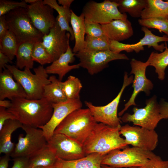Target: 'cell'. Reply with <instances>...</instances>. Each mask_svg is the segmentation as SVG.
<instances>
[{
	"label": "cell",
	"instance_id": "1",
	"mask_svg": "<svg viewBox=\"0 0 168 168\" xmlns=\"http://www.w3.org/2000/svg\"><path fill=\"white\" fill-rule=\"evenodd\" d=\"M11 101L7 110L23 125L40 128L49 121L53 113L52 104L44 97L38 100L17 98Z\"/></svg>",
	"mask_w": 168,
	"mask_h": 168
},
{
	"label": "cell",
	"instance_id": "2",
	"mask_svg": "<svg viewBox=\"0 0 168 168\" xmlns=\"http://www.w3.org/2000/svg\"><path fill=\"white\" fill-rule=\"evenodd\" d=\"M120 127L97 123L83 145L86 155L93 153L106 155L114 150L128 147L120 136Z\"/></svg>",
	"mask_w": 168,
	"mask_h": 168
},
{
	"label": "cell",
	"instance_id": "3",
	"mask_svg": "<svg viewBox=\"0 0 168 168\" xmlns=\"http://www.w3.org/2000/svg\"><path fill=\"white\" fill-rule=\"evenodd\" d=\"M97 123L88 108H81L68 115L54 133L63 134L83 145Z\"/></svg>",
	"mask_w": 168,
	"mask_h": 168
},
{
	"label": "cell",
	"instance_id": "4",
	"mask_svg": "<svg viewBox=\"0 0 168 168\" xmlns=\"http://www.w3.org/2000/svg\"><path fill=\"white\" fill-rule=\"evenodd\" d=\"M6 68L10 71L14 78L23 87L26 95V98L38 100L43 97L44 86L50 83L48 74L43 66L34 68V74L26 68L22 71L15 66L7 64Z\"/></svg>",
	"mask_w": 168,
	"mask_h": 168
},
{
	"label": "cell",
	"instance_id": "5",
	"mask_svg": "<svg viewBox=\"0 0 168 168\" xmlns=\"http://www.w3.org/2000/svg\"><path fill=\"white\" fill-rule=\"evenodd\" d=\"M5 17L9 30L14 35L19 44L42 41L44 35L32 24L27 9L16 8L6 14Z\"/></svg>",
	"mask_w": 168,
	"mask_h": 168
},
{
	"label": "cell",
	"instance_id": "6",
	"mask_svg": "<svg viewBox=\"0 0 168 168\" xmlns=\"http://www.w3.org/2000/svg\"><path fill=\"white\" fill-rule=\"evenodd\" d=\"M156 154L152 151L127 147L114 150L104 156L102 164L114 168L140 167Z\"/></svg>",
	"mask_w": 168,
	"mask_h": 168
},
{
	"label": "cell",
	"instance_id": "7",
	"mask_svg": "<svg viewBox=\"0 0 168 168\" xmlns=\"http://www.w3.org/2000/svg\"><path fill=\"white\" fill-rule=\"evenodd\" d=\"M25 136L19 135L18 142L10 156L15 158L25 157L30 159L34 156L47 145V141L42 130L40 128L23 125Z\"/></svg>",
	"mask_w": 168,
	"mask_h": 168
},
{
	"label": "cell",
	"instance_id": "8",
	"mask_svg": "<svg viewBox=\"0 0 168 168\" xmlns=\"http://www.w3.org/2000/svg\"><path fill=\"white\" fill-rule=\"evenodd\" d=\"M114 0H105L101 2L94 1L88 2L84 6L82 12L85 21L105 25L115 20L127 19L126 13H122Z\"/></svg>",
	"mask_w": 168,
	"mask_h": 168
},
{
	"label": "cell",
	"instance_id": "9",
	"mask_svg": "<svg viewBox=\"0 0 168 168\" xmlns=\"http://www.w3.org/2000/svg\"><path fill=\"white\" fill-rule=\"evenodd\" d=\"M133 75L128 77V73L125 72L123 83L118 95L111 102L104 106H98L90 102L85 101L87 107L97 123H102L111 127H121V120L118 117L117 111L120 98L125 88L133 83Z\"/></svg>",
	"mask_w": 168,
	"mask_h": 168
},
{
	"label": "cell",
	"instance_id": "10",
	"mask_svg": "<svg viewBox=\"0 0 168 168\" xmlns=\"http://www.w3.org/2000/svg\"><path fill=\"white\" fill-rule=\"evenodd\" d=\"M143 108H133V114L126 113L119 118L124 123L132 122L134 125L154 130L161 120L160 105L154 95L146 101Z\"/></svg>",
	"mask_w": 168,
	"mask_h": 168
},
{
	"label": "cell",
	"instance_id": "11",
	"mask_svg": "<svg viewBox=\"0 0 168 168\" xmlns=\"http://www.w3.org/2000/svg\"><path fill=\"white\" fill-rule=\"evenodd\" d=\"M75 56L79 59L80 67L86 69L91 75L102 71L111 61L129 59L125 54L115 53L110 50L92 51L83 49L76 53Z\"/></svg>",
	"mask_w": 168,
	"mask_h": 168
},
{
	"label": "cell",
	"instance_id": "12",
	"mask_svg": "<svg viewBox=\"0 0 168 168\" xmlns=\"http://www.w3.org/2000/svg\"><path fill=\"white\" fill-rule=\"evenodd\" d=\"M120 133L125 137L126 144L133 147L152 151L158 143V135L155 130L126 124L121 126Z\"/></svg>",
	"mask_w": 168,
	"mask_h": 168
},
{
	"label": "cell",
	"instance_id": "13",
	"mask_svg": "<svg viewBox=\"0 0 168 168\" xmlns=\"http://www.w3.org/2000/svg\"><path fill=\"white\" fill-rule=\"evenodd\" d=\"M47 143L58 158L63 160H77L86 155L83 145L63 134L54 133Z\"/></svg>",
	"mask_w": 168,
	"mask_h": 168
},
{
	"label": "cell",
	"instance_id": "14",
	"mask_svg": "<svg viewBox=\"0 0 168 168\" xmlns=\"http://www.w3.org/2000/svg\"><path fill=\"white\" fill-rule=\"evenodd\" d=\"M130 64L131 67L130 74L134 75L132 83L133 91L129 100L124 105V108L119 113V116L123 115L131 106L136 105L135 99L140 92L143 91L147 96H148L150 94V91L153 87V83L147 78L146 75V68L149 66L148 61L143 62L133 58L130 62Z\"/></svg>",
	"mask_w": 168,
	"mask_h": 168
},
{
	"label": "cell",
	"instance_id": "15",
	"mask_svg": "<svg viewBox=\"0 0 168 168\" xmlns=\"http://www.w3.org/2000/svg\"><path fill=\"white\" fill-rule=\"evenodd\" d=\"M141 30L144 35L138 43L134 44H125L116 41L110 40V49L112 51L119 54L122 51L128 53L135 51L136 53L144 50V46L147 45L148 47H152L156 50L163 52L165 49V44H159L161 42H168V36L164 35L162 36L154 34L151 30L145 26H142Z\"/></svg>",
	"mask_w": 168,
	"mask_h": 168
},
{
	"label": "cell",
	"instance_id": "16",
	"mask_svg": "<svg viewBox=\"0 0 168 168\" xmlns=\"http://www.w3.org/2000/svg\"><path fill=\"white\" fill-rule=\"evenodd\" d=\"M28 15L34 26L44 35L48 34L56 22L54 9L42 0L29 5Z\"/></svg>",
	"mask_w": 168,
	"mask_h": 168
},
{
	"label": "cell",
	"instance_id": "17",
	"mask_svg": "<svg viewBox=\"0 0 168 168\" xmlns=\"http://www.w3.org/2000/svg\"><path fill=\"white\" fill-rule=\"evenodd\" d=\"M53 109L52 115L47 123L41 127L44 135L48 141L54 134L57 127L70 114L82 108V103L80 99L52 104Z\"/></svg>",
	"mask_w": 168,
	"mask_h": 168
},
{
	"label": "cell",
	"instance_id": "18",
	"mask_svg": "<svg viewBox=\"0 0 168 168\" xmlns=\"http://www.w3.org/2000/svg\"><path fill=\"white\" fill-rule=\"evenodd\" d=\"M70 36L69 32L61 30L57 20L56 23L50 29L49 33L44 35L42 44L54 61L66 51L69 45Z\"/></svg>",
	"mask_w": 168,
	"mask_h": 168
},
{
	"label": "cell",
	"instance_id": "19",
	"mask_svg": "<svg viewBox=\"0 0 168 168\" xmlns=\"http://www.w3.org/2000/svg\"><path fill=\"white\" fill-rule=\"evenodd\" d=\"M26 98V95L21 85L14 80L7 68L0 73V100L8 98L10 100L17 98Z\"/></svg>",
	"mask_w": 168,
	"mask_h": 168
},
{
	"label": "cell",
	"instance_id": "20",
	"mask_svg": "<svg viewBox=\"0 0 168 168\" xmlns=\"http://www.w3.org/2000/svg\"><path fill=\"white\" fill-rule=\"evenodd\" d=\"M101 26L104 35L110 40L120 42L133 34L132 24L127 19L114 20Z\"/></svg>",
	"mask_w": 168,
	"mask_h": 168
},
{
	"label": "cell",
	"instance_id": "21",
	"mask_svg": "<svg viewBox=\"0 0 168 168\" xmlns=\"http://www.w3.org/2000/svg\"><path fill=\"white\" fill-rule=\"evenodd\" d=\"M76 54L72 52L69 45L66 51L58 59L53 62L51 64L45 68L48 74H56L58 76V79L62 81L63 77L71 70L80 68L79 63L70 65L75 60Z\"/></svg>",
	"mask_w": 168,
	"mask_h": 168
},
{
	"label": "cell",
	"instance_id": "22",
	"mask_svg": "<svg viewBox=\"0 0 168 168\" xmlns=\"http://www.w3.org/2000/svg\"><path fill=\"white\" fill-rule=\"evenodd\" d=\"M23 124L17 119H9L6 121L0 130V153L10 155L15 146L12 141L13 133Z\"/></svg>",
	"mask_w": 168,
	"mask_h": 168
},
{
	"label": "cell",
	"instance_id": "23",
	"mask_svg": "<svg viewBox=\"0 0 168 168\" xmlns=\"http://www.w3.org/2000/svg\"><path fill=\"white\" fill-rule=\"evenodd\" d=\"M105 155L93 153L74 160L64 161L59 159L61 168H101L102 162Z\"/></svg>",
	"mask_w": 168,
	"mask_h": 168
},
{
	"label": "cell",
	"instance_id": "24",
	"mask_svg": "<svg viewBox=\"0 0 168 168\" xmlns=\"http://www.w3.org/2000/svg\"><path fill=\"white\" fill-rule=\"evenodd\" d=\"M73 32L75 43L72 49L76 54L84 49L85 45V17L82 13L78 16L72 10L70 21Z\"/></svg>",
	"mask_w": 168,
	"mask_h": 168
},
{
	"label": "cell",
	"instance_id": "25",
	"mask_svg": "<svg viewBox=\"0 0 168 168\" xmlns=\"http://www.w3.org/2000/svg\"><path fill=\"white\" fill-rule=\"evenodd\" d=\"M49 79L50 83L44 86L43 97L52 104L67 101L63 89L62 82L54 75L51 76Z\"/></svg>",
	"mask_w": 168,
	"mask_h": 168
},
{
	"label": "cell",
	"instance_id": "26",
	"mask_svg": "<svg viewBox=\"0 0 168 168\" xmlns=\"http://www.w3.org/2000/svg\"><path fill=\"white\" fill-rule=\"evenodd\" d=\"M43 2L44 4L49 6L58 12V15L56 18L61 29L62 30L68 31L71 35L70 40H74V37L73 30L69 26L72 10L70 8L60 6L56 0H44Z\"/></svg>",
	"mask_w": 168,
	"mask_h": 168
},
{
	"label": "cell",
	"instance_id": "27",
	"mask_svg": "<svg viewBox=\"0 0 168 168\" xmlns=\"http://www.w3.org/2000/svg\"><path fill=\"white\" fill-rule=\"evenodd\" d=\"M35 43L26 42L19 44L16 55V66L17 68L20 70L25 68L30 69L33 68L34 61L32 54Z\"/></svg>",
	"mask_w": 168,
	"mask_h": 168
},
{
	"label": "cell",
	"instance_id": "28",
	"mask_svg": "<svg viewBox=\"0 0 168 168\" xmlns=\"http://www.w3.org/2000/svg\"><path fill=\"white\" fill-rule=\"evenodd\" d=\"M58 158L48 145L36 155L29 159V167H50L57 162Z\"/></svg>",
	"mask_w": 168,
	"mask_h": 168
},
{
	"label": "cell",
	"instance_id": "29",
	"mask_svg": "<svg viewBox=\"0 0 168 168\" xmlns=\"http://www.w3.org/2000/svg\"><path fill=\"white\" fill-rule=\"evenodd\" d=\"M168 16V0H147V5L142 11L141 19Z\"/></svg>",
	"mask_w": 168,
	"mask_h": 168
},
{
	"label": "cell",
	"instance_id": "30",
	"mask_svg": "<svg viewBox=\"0 0 168 168\" xmlns=\"http://www.w3.org/2000/svg\"><path fill=\"white\" fill-rule=\"evenodd\" d=\"M165 49L161 53L152 52L147 61L149 66L154 67L158 78L163 80L165 78V71L168 66V48L165 43Z\"/></svg>",
	"mask_w": 168,
	"mask_h": 168
},
{
	"label": "cell",
	"instance_id": "31",
	"mask_svg": "<svg viewBox=\"0 0 168 168\" xmlns=\"http://www.w3.org/2000/svg\"><path fill=\"white\" fill-rule=\"evenodd\" d=\"M118 4V8L122 13H128L134 18L141 17L142 11L147 4V0H114Z\"/></svg>",
	"mask_w": 168,
	"mask_h": 168
},
{
	"label": "cell",
	"instance_id": "32",
	"mask_svg": "<svg viewBox=\"0 0 168 168\" xmlns=\"http://www.w3.org/2000/svg\"><path fill=\"white\" fill-rule=\"evenodd\" d=\"M19 44L15 36L8 30L2 39L0 40V52L12 60L16 56Z\"/></svg>",
	"mask_w": 168,
	"mask_h": 168
},
{
	"label": "cell",
	"instance_id": "33",
	"mask_svg": "<svg viewBox=\"0 0 168 168\" xmlns=\"http://www.w3.org/2000/svg\"><path fill=\"white\" fill-rule=\"evenodd\" d=\"M62 87L68 100L80 99V93L82 85L79 78L69 76L65 81L62 82Z\"/></svg>",
	"mask_w": 168,
	"mask_h": 168
},
{
	"label": "cell",
	"instance_id": "34",
	"mask_svg": "<svg viewBox=\"0 0 168 168\" xmlns=\"http://www.w3.org/2000/svg\"><path fill=\"white\" fill-rule=\"evenodd\" d=\"M110 40L105 35L99 37L86 35L85 38L84 49L92 51H101L110 50Z\"/></svg>",
	"mask_w": 168,
	"mask_h": 168
},
{
	"label": "cell",
	"instance_id": "35",
	"mask_svg": "<svg viewBox=\"0 0 168 168\" xmlns=\"http://www.w3.org/2000/svg\"><path fill=\"white\" fill-rule=\"evenodd\" d=\"M138 22L142 26L157 29L168 36V16L141 19L138 20Z\"/></svg>",
	"mask_w": 168,
	"mask_h": 168
},
{
	"label": "cell",
	"instance_id": "36",
	"mask_svg": "<svg viewBox=\"0 0 168 168\" xmlns=\"http://www.w3.org/2000/svg\"><path fill=\"white\" fill-rule=\"evenodd\" d=\"M32 57L34 61L39 63L42 66L52 63L54 61L44 46L42 41L35 43Z\"/></svg>",
	"mask_w": 168,
	"mask_h": 168
},
{
	"label": "cell",
	"instance_id": "37",
	"mask_svg": "<svg viewBox=\"0 0 168 168\" xmlns=\"http://www.w3.org/2000/svg\"><path fill=\"white\" fill-rule=\"evenodd\" d=\"M29 5L24 0L21 2L9 0H0V16L5 15L10 11L17 8L27 9Z\"/></svg>",
	"mask_w": 168,
	"mask_h": 168
},
{
	"label": "cell",
	"instance_id": "38",
	"mask_svg": "<svg viewBox=\"0 0 168 168\" xmlns=\"http://www.w3.org/2000/svg\"><path fill=\"white\" fill-rule=\"evenodd\" d=\"M85 26L86 35L95 37L105 35L101 25L99 24L85 21Z\"/></svg>",
	"mask_w": 168,
	"mask_h": 168
},
{
	"label": "cell",
	"instance_id": "39",
	"mask_svg": "<svg viewBox=\"0 0 168 168\" xmlns=\"http://www.w3.org/2000/svg\"><path fill=\"white\" fill-rule=\"evenodd\" d=\"M138 168H168V160L164 161L155 155L144 165Z\"/></svg>",
	"mask_w": 168,
	"mask_h": 168
},
{
	"label": "cell",
	"instance_id": "40",
	"mask_svg": "<svg viewBox=\"0 0 168 168\" xmlns=\"http://www.w3.org/2000/svg\"><path fill=\"white\" fill-rule=\"evenodd\" d=\"M9 119H16L15 116L7 109L0 106V130L6 121Z\"/></svg>",
	"mask_w": 168,
	"mask_h": 168
},
{
	"label": "cell",
	"instance_id": "41",
	"mask_svg": "<svg viewBox=\"0 0 168 168\" xmlns=\"http://www.w3.org/2000/svg\"><path fill=\"white\" fill-rule=\"evenodd\" d=\"M29 159L25 157L15 158L11 168H29Z\"/></svg>",
	"mask_w": 168,
	"mask_h": 168
},
{
	"label": "cell",
	"instance_id": "42",
	"mask_svg": "<svg viewBox=\"0 0 168 168\" xmlns=\"http://www.w3.org/2000/svg\"><path fill=\"white\" fill-rule=\"evenodd\" d=\"M161 118L168 120V102L161 99L159 103Z\"/></svg>",
	"mask_w": 168,
	"mask_h": 168
},
{
	"label": "cell",
	"instance_id": "43",
	"mask_svg": "<svg viewBox=\"0 0 168 168\" xmlns=\"http://www.w3.org/2000/svg\"><path fill=\"white\" fill-rule=\"evenodd\" d=\"M9 30L5 15L0 16V40L4 37Z\"/></svg>",
	"mask_w": 168,
	"mask_h": 168
},
{
	"label": "cell",
	"instance_id": "44",
	"mask_svg": "<svg viewBox=\"0 0 168 168\" xmlns=\"http://www.w3.org/2000/svg\"><path fill=\"white\" fill-rule=\"evenodd\" d=\"M12 63L9 58L5 54L0 52V71H2V69L5 68L6 66L8 63Z\"/></svg>",
	"mask_w": 168,
	"mask_h": 168
},
{
	"label": "cell",
	"instance_id": "45",
	"mask_svg": "<svg viewBox=\"0 0 168 168\" xmlns=\"http://www.w3.org/2000/svg\"><path fill=\"white\" fill-rule=\"evenodd\" d=\"M10 155H5L0 157V168H7L10 160Z\"/></svg>",
	"mask_w": 168,
	"mask_h": 168
},
{
	"label": "cell",
	"instance_id": "46",
	"mask_svg": "<svg viewBox=\"0 0 168 168\" xmlns=\"http://www.w3.org/2000/svg\"><path fill=\"white\" fill-rule=\"evenodd\" d=\"M58 4L64 7L70 8L73 0H58Z\"/></svg>",
	"mask_w": 168,
	"mask_h": 168
},
{
	"label": "cell",
	"instance_id": "47",
	"mask_svg": "<svg viewBox=\"0 0 168 168\" xmlns=\"http://www.w3.org/2000/svg\"><path fill=\"white\" fill-rule=\"evenodd\" d=\"M11 105V100H0V106L1 107L7 109L10 107Z\"/></svg>",
	"mask_w": 168,
	"mask_h": 168
},
{
	"label": "cell",
	"instance_id": "48",
	"mask_svg": "<svg viewBox=\"0 0 168 168\" xmlns=\"http://www.w3.org/2000/svg\"><path fill=\"white\" fill-rule=\"evenodd\" d=\"M49 168H61V164L59 159L58 158L57 162L55 164Z\"/></svg>",
	"mask_w": 168,
	"mask_h": 168
},
{
	"label": "cell",
	"instance_id": "49",
	"mask_svg": "<svg viewBox=\"0 0 168 168\" xmlns=\"http://www.w3.org/2000/svg\"><path fill=\"white\" fill-rule=\"evenodd\" d=\"M39 0H24L25 2L27 3H29L30 4L35 3Z\"/></svg>",
	"mask_w": 168,
	"mask_h": 168
},
{
	"label": "cell",
	"instance_id": "50",
	"mask_svg": "<svg viewBox=\"0 0 168 168\" xmlns=\"http://www.w3.org/2000/svg\"><path fill=\"white\" fill-rule=\"evenodd\" d=\"M101 168H114L111 167L110 166H109L107 165H102V164L101 165ZM138 168V167H131L127 168Z\"/></svg>",
	"mask_w": 168,
	"mask_h": 168
},
{
	"label": "cell",
	"instance_id": "51",
	"mask_svg": "<svg viewBox=\"0 0 168 168\" xmlns=\"http://www.w3.org/2000/svg\"><path fill=\"white\" fill-rule=\"evenodd\" d=\"M50 167H35L33 168H49Z\"/></svg>",
	"mask_w": 168,
	"mask_h": 168
}]
</instances>
